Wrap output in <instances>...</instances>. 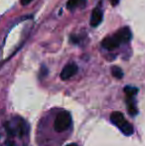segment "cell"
Segmentation results:
<instances>
[{
    "instance_id": "1",
    "label": "cell",
    "mask_w": 145,
    "mask_h": 146,
    "mask_svg": "<svg viewBox=\"0 0 145 146\" xmlns=\"http://www.w3.org/2000/svg\"><path fill=\"white\" fill-rule=\"evenodd\" d=\"M6 133L10 137L6 141V146H15L13 142L14 137L24 138L29 134V124L25 119L20 116H14L4 124Z\"/></svg>"
},
{
    "instance_id": "7",
    "label": "cell",
    "mask_w": 145,
    "mask_h": 146,
    "mask_svg": "<svg viewBox=\"0 0 145 146\" xmlns=\"http://www.w3.org/2000/svg\"><path fill=\"white\" fill-rule=\"evenodd\" d=\"M103 18V11L97 7V8H95V9H93V13H91V17L89 23H91V25L93 26V27H97V26H99V24L101 23Z\"/></svg>"
},
{
    "instance_id": "9",
    "label": "cell",
    "mask_w": 145,
    "mask_h": 146,
    "mask_svg": "<svg viewBox=\"0 0 145 146\" xmlns=\"http://www.w3.org/2000/svg\"><path fill=\"white\" fill-rule=\"evenodd\" d=\"M87 0H68L67 8L69 10H75L77 7H85Z\"/></svg>"
},
{
    "instance_id": "3",
    "label": "cell",
    "mask_w": 145,
    "mask_h": 146,
    "mask_svg": "<svg viewBox=\"0 0 145 146\" xmlns=\"http://www.w3.org/2000/svg\"><path fill=\"white\" fill-rule=\"evenodd\" d=\"M72 125V115L68 111H61L58 113L54 122V128L58 132H64L68 130Z\"/></svg>"
},
{
    "instance_id": "8",
    "label": "cell",
    "mask_w": 145,
    "mask_h": 146,
    "mask_svg": "<svg viewBox=\"0 0 145 146\" xmlns=\"http://www.w3.org/2000/svg\"><path fill=\"white\" fill-rule=\"evenodd\" d=\"M126 106H127V110L131 116H135L138 113L137 108H136V100L135 96H126Z\"/></svg>"
},
{
    "instance_id": "6",
    "label": "cell",
    "mask_w": 145,
    "mask_h": 146,
    "mask_svg": "<svg viewBox=\"0 0 145 146\" xmlns=\"http://www.w3.org/2000/svg\"><path fill=\"white\" fill-rule=\"evenodd\" d=\"M119 45H120V43L118 42L117 39L114 37V35L110 37H107V38L103 41V43H101V46L109 51H112V50H114V49L118 48Z\"/></svg>"
},
{
    "instance_id": "5",
    "label": "cell",
    "mask_w": 145,
    "mask_h": 146,
    "mask_svg": "<svg viewBox=\"0 0 145 146\" xmlns=\"http://www.w3.org/2000/svg\"><path fill=\"white\" fill-rule=\"evenodd\" d=\"M114 37L117 39V41L120 44H126L131 40V31L128 27H123L121 29H119L117 32L114 34Z\"/></svg>"
},
{
    "instance_id": "12",
    "label": "cell",
    "mask_w": 145,
    "mask_h": 146,
    "mask_svg": "<svg viewBox=\"0 0 145 146\" xmlns=\"http://www.w3.org/2000/svg\"><path fill=\"white\" fill-rule=\"evenodd\" d=\"M32 1H33V0H21L20 2H21V4L23 6H26V5H28L29 3H31Z\"/></svg>"
},
{
    "instance_id": "2",
    "label": "cell",
    "mask_w": 145,
    "mask_h": 146,
    "mask_svg": "<svg viewBox=\"0 0 145 146\" xmlns=\"http://www.w3.org/2000/svg\"><path fill=\"white\" fill-rule=\"evenodd\" d=\"M110 121L126 136L133 134L134 128L131 123H129L120 111H113L110 114Z\"/></svg>"
},
{
    "instance_id": "10",
    "label": "cell",
    "mask_w": 145,
    "mask_h": 146,
    "mask_svg": "<svg viewBox=\"0 0 145 146\" xmlns=\"http://www.w3.org/2000/svg\"><path fill=\"white\" fill-rule=\"evenodd\" d=\"M138 92V88L135 87H131V86H126L124 88V94L126 96H135Z\"/></svg>"
},
{
    "instance_id": "11",
    "label": "cell",
    "mask_w": 145,
    "mask_h": 146,
    "mask_svg": "<svg viewBox=\"0 0 145 146\" xmlns=\"http://www.w3.org/2000/svg\"><path fill=\"white\" fill-rule=\"evenodd\" d=\"M111 74L114 78H116V79H118V80L121 79V78L123 77V72H122V70L120 69L119 67H112Z\"/></svg>"
},
{
    "instance_id": "13",
    "label": "cell",
    "mask_w": 145,
    "mask_h": 146,
    "mask_svg": "<svg viewBox=\"0 0 145 146\" xmlns=\"http://www.w3.org/2000/svg\"><path fill=\"white\" fill-rule=\"evenodd\" d=\"M109 1H110V3H111L112 6H115L119 3V0H109Z\"/></svg>"
},
{
    "instance_id": "4",
    "label": "cell",
    "mask_w": 145,
    "mask_h": 146,
    "mask_svg": "<svg viewBox=\"0 0 145 146\" xmlns=\"http://www.w3.org/2000/svg\"><path fill=\"white\" fill-rule=\"evenodd\" d=\"M77 70H79V68H77V64L75 63L68 64L67 66H65L64 69L61 72V79L64 80V81L71 79V78L73 77L77 73Z\"/></svg>"
},
{
    "instance_id": "14",
    "label": "cell",
    "mask_w": 145,
    "mask_h": 146,
    "mask_svg": "<svg viewBox=\"0 0 145 146\" xmlns=\"http://www.w3.org/2000/svg\"><path fill=\"white\" fill-rule=\"evenodd\" d=\"M66 146H77L75 143H71V144H68V145H66Z\"/></svg>"
}]
</instances>
